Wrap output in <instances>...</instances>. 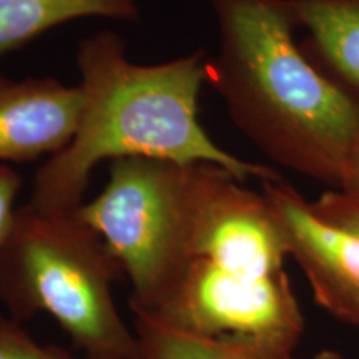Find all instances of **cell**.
<instances>
[{
  "instance_id": "obj_12",
  "label": "cell",
  "mask_w": 359,
  "mask_h": 359,
  "mask_svg": "<svg viewBox=\"0 0 359 359\" xmlns=\"http://www.w3.org/2000/svg\"><path fill=\"white\" fill-rule=\"evenodd\" d=\"M313 210L318 217L327 223L336 224L343 230L359 235V195L341 190L323 193L320 200L314 201Z\"/></svg>"
},
{
  "instance_id": "obj_5",
  "label": "cell",
  "mask_w": 359,
  "mask_h": 359,
  "mask_svg": "<svg viewBox=\"0 0 359 359\" xmlns=\"http://www.w3.org/2000/svg\"><path fill=\"white\" fill-rule=\"evenodd\" d=\"M180 333L236 339L293 353L304 318L285 271L248 276L206 258H191L148 313H137Z\"/></svg>"
},
{
  "instance_id": "obj_11",
  "label": "cell",
  "mask_w": 359,
  "mask_h": 359,
  "mask_svg": "<svg viewBox=\"0 0 359 359\" xmlns=\"http://www.w3.org/2000/svg\"><path fill=\"white\" fill-rule=\"evenodd\" d=\"M0 359H102L77 356L69 349L42 344L22 327L19 321L0 316Z\"/></svg>"
},
{
  "instance_id": "obj_4",
  "label": "cell",
  "mask_w": 359,
  "mask_h": 359,
  "mask_svg": "<svg viewBox=\"0 0 359 359\" xmlns=\"http://www.w3.org/2000/svg\"><path fill=\"white\" fill-rule=\"evenodd\" d=\"M187 165L118 158L79 217L109 245L132 286V313H148L185 262Z\"/></svg>"
},
{
  "instance_id": "obj_1",
  "label": "cell",
  "mask_w": 359,
  "mask_h": 359,
  "mask_svg": "<svg viewBox=\"0 0 359 359\" xmlns=\"http://www.w3.org/2000/svg\"><path fill=\"white\" fill-rule=\"evenodd\" d=\"M77 67L85 93L82 120L74 140L35 173L27 200L34 208L75 212L85 203L98 163L132 156L215 163L241 182L280 178L266 165L223 150L200 123V92L208 80L205 52L135 64L118 34L100 30L79 42Z\"/></svg>"
},
{
  "instance_id": "obj_7",
  "label": "cell",
  "mask_w": 359,
  "mask_h": 359,
  "mask_svg": "<svg viewBox=\"0 0 359 359\" xmlns=\"http://www.w3.org/2000/svg\"><path fill=\"white\" fill-rule=\"evenodd\" d=\"M83 107L80 83L0 75V165L57 155L74 140Z\"/></svg>"
},
{
  "instance_id": "obj_6",
  "label": "cell",
  "mask_w": 359,
  "mask_h": 359,
  "mask_svg": "<svg viewBox=\"0 0 359 359\" xmlns=\"http://www.w3.org/2000/svg\"><path fill=\"white\" fill-rule=\"evenodd\" d=\"M262 185L290 257L306 275L316 303L338 320L359 326V235L318 217L313 205L281 177Z\"/></svg>"
},
{
  "instance_id": "obj_3",
  "label": "cell",
  "mask_w": 359,
  "mask_h": 359,
  "mask_svg": "<svg viewBox=\"0 0 359 359\" xmlns=\"http://www.w3.org/2000/svg\"><path fill=\"white\" fill-rule=\"evenodd\" d=\"M123 276L109 245L77 210L22 205L0 248V302L12 320L48 314L87 356H137V334L114 296Z\"/></svg>"
},
{
  "instance_id": "obj_2",
  "label": "cell",
  "mask_w": 359,
  "mask_h": 359,
  "mask_svg": "<svg viewBox=\"0 0 359 359\" xmlns=\"http://www.w3.org/2000/svg\"><path fill=\"white\" fill-rule=\"evenodd\" d=\"M218 53L208 80L238 130L281 167L339 190L359 130V98L294 42L291 0H208Z\"/></svg>"
},
{
  "instance_id": "obj_13",
  "label": "cell",
  "mask_w": 359,
  "mask_h": 359,
  "mask_svg": "<svg viewBox=\"0 0 359 359\" xmlns=\"http://www.w3.org/2000/svg\"><path fill=\"white\" fill-rule=\"evenodd\" d=\"M24 187V180L15 170L0 165V248L11 231L13 217L17 212V198Z\"/></svg>"
},
{
  "instance_id": "obj_10",
  "label": "cell",
  "mask_w": 359,
  "mask_h": 359,
  "mask_svg": "<svg viewBox=\"0 0 359 359\" xmlns=\"http://www.w3.org/2000/svg\"><path fill=\"white\" fill-rule=\"evenodd\" d=\"M137 334L135 359H294L293 353L278 351L236 339L201 338L133 316Z\"/></svg>"
},
{
  "instance_id": "obj_14",
  "label": "cell",
  "mask_w": 359,
  "mask_h": 359,
  "mask_svg": "<svg viewBox=\"0 0 359 359\" xmlns=\"http://www.w3.org/2000/svg\"><path fill=\"white\" fill-rule=\"evenodd\" d=\"M341 191L358 193L359 195V130L354 137L351 151H349V158L344 168L343 182L339 187Z\"/></svg>"
},
{
  "instance_id": "obj_15",
  "label": "cell",
  "mask_w": 359,
  "mask_h": 359,
  "mask_svg": "<svg viewBox=\"0 0 359 359\" xmlns=\"http://www.w3.org/2000/svg\"><path fill=\"white\" fill-rule=\"evenodd\" d=\"M311 359H344V358L336 351H330V349H325V351H320L318 354H314Z\"/></svg>"
},
{
  "instance_id": "obj_9",
  "label": "cell",
  "mask_w": 359,
  "mask_h": 359,
  "mask_svg": "<svg viewBox=\"0 0 359 359\" xmlns=\"http://www.w3.org/2000/svg\"><path fill=\"white\" fill-rule=\"evenodd\" d=\"M138 15L137 0H0V55L69 22L90 17L137 20Z\"/></svg>"
},
{
  "instance_id": "obj_8",
  "label": "cell",
  "mask_w": 359,
  "mask_h": 359,
  "mask_svg": "<svg viewBox=\"0 0 359 359\" xmlns=\"http://www.w3.org/2000/svg\"><path fill=\"white\" fill-rule=\"evenodd\" d=\"M331 79L359 98V0H291Z\"/></svg>"
}]
</instances>
